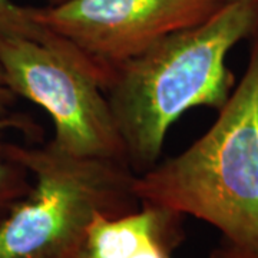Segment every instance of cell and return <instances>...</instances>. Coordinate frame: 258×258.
Returning <instances> with one entry per match:
<instances>
[{"label":"cell","mask_w":258,"mask_h":258,"mask_svg":"<svg viewBox=\"0 0 258 258\" xmlns=\"http://www.w3.org/2000/svg\"><path fill=\"white\" fill-rule=\"evenodd\" d=\"M15 99H16V96L10 91V88L6 83V79H5L3 71L0 68V115L8 112V108L15 102Z\"/></svg>","instance_id":"9c48e42d"},{"label":"cell","mask_w":258,"mask_h":258,"mask_svg":"<svg viewBox=\"0 0 258 258\" xmlns=\"http://www.w3.org/2000/svg\"><path fill=\"white\" fill-rule=\"evenodd\" d=\"M185 215L141 201L122 215L95 214L74 258H172L185 240Z\"/></svg>","instance_id":"8992f818"},{"label":"cell","mask_w":258,"mask_h":258,"mask_svg":"<svg viewBox=\"0 0 258 258\" xmlns=\"http://www.w3.org/2000/svg\"><path fill=\"white\" fill-rule=\"evenodd\" d=\"M217 120L182 154L137 175L139 201L208 222L221 234L210 258H258V30L247 69Z\"/></svg>","instance_id":"7a4b0ae2"},{"label":"cell","mask_w":258,"mask_h":258,"mask_svg":"<svg viewBox=\"0 0 258 258\" xmlns=\"http://www.w3.org/2000/svg\"><path fill=\"white\" fill-rule=\"evenodd\" d=\"M57 2H63V0H50V3H57Z\"/></svg>","instance_id":"8fae6325"},{"label":"cell","mask_w":258,"mask_h":258,"mask_svg":"<svg viewBox=\"0 0 258 258\" xmlns=\"http://www.w3.org/2000/svg\"><path fill=\"white\" fill-rule=\"evenodd\" d=\"M258 30V0L224 3L204 22L166 35L115 69L106 98L141 175L157 165L171 125L186 111L221 109L234 89L227 55Z\"/></svg>","instance_id":"6da1fadb"},{"label":"cell","mask_w":258,"mask_h":258,"mask_svg":"<svg viewBox=\"0 0 258 258\" xmlns=\"http://www.w3.org/2000/svg\"><path fill=\"white\" fill-rule=\"evenodd\" d=\"M222 5L217 0H63L30 8V13L96 64L109 86L118 66L166 35L201 23Z\"/></svg>","instance_id":"5b68a950"},{"label":"cell","mask_w":258,"mask_h":258,"mask_svg":"<svg viewBox=\"0 0 258 258\" xmlns=\"http://www.w3.org/2000/svg\"><path fill=\"white\" fill-rule=\"evenodd\" d=\"M0 68L15 96L53 120L50 144L75 157L128 164L99 75L74 56L26 37L0 36Z\"/></svg>","instance_id":"277c9868"},{"label":"cell","mask_w":258,"mask_h":258,"mask_svg":"<svg viewBox=\"0 0 258 258\" xmlns=\"http://www.w3.org/2000/svg\"><path fill=\"white\" fill-rule=\"evenodd\" d=\"M217 2H220V3H230V2H235V0H217Z\"/></svg>","instance_id":"30bf717a"},{"label":"cell","mask_w":258,"mask_h":258,"mask_svg":"<svg viewBox=\"0 0 258 258\" xmlns=\"http://www.w3.org/2000/svg\"><path fill=\"white\" fill-rule=\"evenodd\" d=\"M8 129H22L26 132L36 131L26 116L0 115V220L32 188L28 171L6 155L3 134Z\"/></svg>","instance_id":"ba28073f"},{"label":"cell","mask_w":258,"mask_h":258,"mask_svg":"<svg viewBox=\"0 0 258 258\" xmlns=\"http://www.w3.org/2000/svg\"><path fill=\"white\" fill-rule=\"evenodd\" d=\"M0 36L33 39L74 56L75 59L91 68H95V64L88 57H85L76 47L72 46L66 39L57 36L53 32L39 25L32 18L30 8L19 6L13 0H0Z\"/></svg>","instance_id":"52a82bcc"},{"label":"cell","mask_w":258,"mask_h":258,"mask_svg":"<svg viewBox=\"0 0 258 258\" xmlns=\"http://www.w3.org/2000/svg\"><path fill=\"white\" fill-rule=\"evenodd\" d=\"M5 151L33 182L0 220V258H74L95 214L115 217L141 205L137 174L125 162L75 157L50 142L6 144Z\"/></svg>","instance_id":"3957f363"}]
</instances>
